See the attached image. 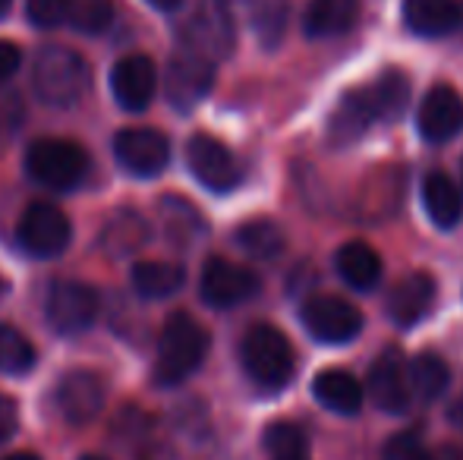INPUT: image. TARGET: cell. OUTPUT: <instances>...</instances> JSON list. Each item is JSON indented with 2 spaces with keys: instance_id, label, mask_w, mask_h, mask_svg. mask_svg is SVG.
<instances>
[{
  "instance_id": "cell-37",
  "label": "cell",
  "mask_w": 463,
  "mask_h": 460,
  "mask_svg": "<svg viewBox=\"0 0 463 460\" xmlns=\"http://www.w3.org/2000/svg\"><path fill=\"white\" fill-rule=\"evenodd\" d=\"M429 460H463V451L448 445V448H439L435 455H429Z\"/></svg>"
},
{
  "instance_id": "cell-20",
  "label": "cell",
  "mask_w": 463,
  "mask_h": 460,
  "mask_svg": "<svg viewBox=\"0 0 463 460\" xmlns=\"http://www.w3.org/2000/svg\"><path fill=\"white\" fill-rule=\"evenodd\" d=\"M312 398L331 413H341V417H354L363 410V385L344 369H325L312 379Z\"/></svg>"
},
{
  "instance_id": "cell-39",
  "label": "cell",
  "mask_w": 463,
  "mask_h": 460,
  "mask_svg": "<svg viewBox=\"0 0 463 460\" xmlns=\"http://www.w3.org/2000/svg\"><path fill=\"white\" fill-rule=\"evenodd\" d=\"M148 4H152L155 10H177L184 0H148Z\"/></svg>"
},
{
  "instance_id": "cell-35",
  "label": "cell",
  "mask_w": 463,
  "mask_h": 460,
  "mask_svg": "<svg viewBox=\"0 0 463 460\" xmlns=\"http://www.w3.org/2000/svg\"><path fill=\"white\" fill-rule=\"evenodd\" d=\"M19 429V410H16V400L13 398H4L0 394V445L10 442Z\"/></svg>"
},
{
  "instance_id": "cell-22",
  "label": "cell",
  "mask_w": 463,
  "mask_h": 460,
  "mask_svg": "<svg viewBox=\"0 0 463 460\" xmlns=\"http://www.w3.org/2000/svg\"><path fill=\"white\" fill-rule=\"evenodd\" d=\"M360 16V0H312L306 10V35L335 38L354 29Z\"/></svg>"
},
{
  "instance_id": "cell-18",
  "label": "cell",
  "mask_w": 463,
  "mask_h": 460,
  "mask_svg": "<svg viewBox=\"0 0 463 460\" xmlns=\"http://www.w3.org/2000/svg\"><path fill=\"white\" fill-rule=\"evenodd\" d=\"M403 23L422 38L463 29V0H403Z\"/></svg>"
},
{
  "instance_id": "cell-24",
  "label": "cell",
  "mask_w": 463,
  "mask_h": 460,
  "mask_svg": "<svg viewBox=\"0 0 463 460\" xmlns=\"http://www.w3.org/2000/svg\"><path fill=\"white\" fill-rule=\"evenodd\" d=\"M186 281V271L177 262H136L133 265V287L146 300H165L174 296Z\"/></svg>"
},
{
  "instance_id": "cell-40",
  "label": "cell",
  "mask_w": 463,
  "mask_h": 460,
  "mask_svg": "<svg viewBox=\"0 0 463 460\" xmlns=\"http://www.w3.org/2000/svg\"><path fill=\"white\" fill-rule=\"evenodd\" d=\"M4 460H42V457L32 455V451H16V455H10V457H4Z\"/></svg>"
},
{
  "instance_id": "cell-3",
  "label": "cell",
  "mask_w": 463,
  "mask_h": 460,
  "mask_svg": "<svg viewBox=\"0 0 463 460\" xmlns=\"http://www.w3.org/2000/svg\"><path fill=\"white\" fill-rule=\"evenodd\" d=\"M240 360H243L246 375L265 391H280L297 372L290 341L275 325L250 328V334L243 338V347H240Z\"/></svg>"
},
{
  "instance_id": "cell-32",
  "label": "cell",
  "mask_w": 463,
  "mask_h": 460,
  "mask_svg": "<svg viewBox=\"0 0 463 460\" xmlns=\"http://www.w3.org/2000/svg\"><path fill=\"white\" fill-rule=\"evenodd\" d=\"M265 448L271 451V457H290V455H309L306 436L293 423H275L265 432Z\"/></svg>"
},
{
  "instance_id": "cell-2",
  "label": "cell",
  "mask_w": 463,
  "mask_h": 460,
  "mask_svg": "<svg viewBox=\"0 0 463 460\" xmlns=\"http://www.w3.org/2000/svg\"><path fill=\"white\" fill-rule=\"evenodd\" d=\"M208 353V332L186 313H177L165 322L158 338V356H155V381L174 388L186 381L195 369L205 362Z\"/></svg>"
},
{
  "instance_id": "cell-9",
  "label": "cell",
  "mask_w": 463,
  "mask_h": 460,
  "mask_svg": "<svg viewBox=\"0 0 463 460\" xmlns=\"http://www.w3.org/2000/svg\"><path fill=\"white\" fill-rule=\"evenodd\" d=\"M114 158L133 177H155L171 161V142L161 129L129 127L114 136Z\"/></svg>"
},
{
  "instance_id": "cell-11",
  "label": "cell",
  "mask_w": 463,
  "mask_h": 460,
  "mask_svg": "<svg viewBox=\"0 0 463 460\" xmlns=\"http://www.w3.org/2000/svg\"><path fill=\"white\" fill-rule=\"evenodd\" d=\"M212 82H214V63L208 61V57L184 48L167 63L165 95L177 111H193V108L212 92Z\"/></svg>"
},
{
  "instance_id": "cell-27",
  "label": "cell",
  "mask_w": 463,
  "mask_h": 460,
  "mask_svg": "<svg viewBox=\"0 0 463 460\" xmlns=\"http://www.w3.org/2000/svg\"><path fill=\"white\" fill-rule=\"evenodd\" d=\"M237 243H240V249L250 252L252 258H278L280 252H284L287 239H284V230H280L275 221L256 218V221L240 224Z\"/></svg>"
},
{
  "instance_id": "cell-33",
  "label": "cell",
  "mask_w": 463,
  "mask_h": 460,
  "mask_svg": "<svg viewBox=\"0 0 463 460\" xmlns=\"http://www.w3.org/2000/svg\"><path fill=\"white\" fill-rule=\"evenodd\" d=\"M25 16L38 29H57L67 23V0H25Z\"/></svg>"
},
{
  "instance_id": "cell-41",
  "label": "cell",
  "mask_w": 463,
  "mask_h": 460,
  "mask_svg": "<svg viewBox=\"0 0 463 460\" xmlns=\"http://www.w3.org/2000/svg\"><path fill=\"white\" fill-rule=\"evenodd\" d=\"M6 10H10V0H0V19L6 16Z\"/></svg>"
},
{
  "instance_id": "cell-16",
  "label": "cell",
  "mask_w": 463,
  "mask_h": 460,
  "mask_svg": "<svg viewBox=\"0 0 463 460\" xmlns=\"http://www.w3.org/2000/svg\"><path fill=\"white\" fill-rule=\"evenodd\" d=\"M369 398L384 413H407L413 388H410L407 362L401 360L397 350H388L375 360L369 372Z\"/></svg>"
},
{
  "instance_id": "cell-23",
  "label": "cell",
  "mask_w": 463,
  "mask_h": 460,
  "mask_svg": "<svg viewBox=\"0 0 463 460\" xmlns=\"http://www.w3.org/2000/svg\"><path fill=\"white\" fill-rule=\"evenodd\" d=\"M335 262H337V275L356 290H372L382 281V258H378V252L369 243H360V239L344 243L337 249Z\"/></svg>"
},
{
  "instance_id": "cell-25",
  "label": "cell",
  "mask_w": 463,
  "mask_h": 460,
  "mask_svg": "<svg viewBox=\"0 0 463 460\" xmlns=\"http://www.w3.org/2000/svg\"><path fill=\"white\" fill-rule=\"evenodd\" d=\"M146 239H148V224H146V218L136 215V211H120V215H114L104 224V233H101V246L114 258L139 252L142 246H146Z\"/></svg>"
},
{
  "instance_id": "cell-42",
  "label": "cell",
  "mask_w": 463,
  "mask_h": 460,
  "mask_svg": "<svg viewBox=\"0 0 463 460\" xmlns=\"http://www.w3.org/2000/svg\"><path fill=\"white\" fill-rule=\"evenodd\" d=\"M275 460H309V455H290V457H275Z\"/></svg>"
},
{
  "instance_id": "cell-6",
  "label": "cell",
  "mask_w": 463,
  "mask_h": 460,
  "mask_svg": "<svg viewBox=\"0 0 463 460\" xmlns=\"http://www.w3.org/2000/svg\"><path fill=\"white\" fill-rule=\"evenodd\" d=\"M186 167L193 171V177L199 180L205 190L212 192H231L243 180V164L237 161V155L214 136H193L186 142Z\"/></svg>"
},
{
  "instance_id": "cell-38",
  "label": "cell",
  "mask_w": 463,
  "mask_h": 460,
  "mask_svg": "<svg viewBox=\"0 0 463 460\" xmlns=\"http://www.w3.org/2000/svg\"><path fill=\"white\" fill-rule=\"evenodd\" d=\"M451 423L458 426V429L463 432V398L458 400V404L451 407Z\"/></svg>"
},
{
  "instance_id": "cell-43",
  "label": "cell",
  "mask_w": 463,
  "mask_h": 460,
  "mask_svg": "<svg viewBox=\"0 0 463 460\" xmlns=\"http://www.w3.org/2000/svg\"><path fill=\"white\" fill-rule=\"evenodd\" d=\"M82 460H108V457H101V455H86Z\"/></svg>"
},
{
  "instance_id": "cell-12",
  "label": "cell",
  "mask_w": 463,
  "mask_h": 460,
  "mask_svg": "<svg viewBox=\"0 0 463 460\" xmlns=\"http://www.w3.org/2000/svg\"><path fill=\"white\" fill-rule=\"evenodd\" d=\"M202 300L214 309H233L259 294V277L227 258H208L202 268Z\"/></svg>"
},
{
  "instance_id": "cell-19",
  "label": "cell",
  "mask_w": 463,
  "mask_h": 460,
  "mask_svg": "<svg viewBox=\"0 0 463 460\" xmlns=\"http://www.w3.org/2000/svg\"><path fill=\"white\" fill-rule=\"evenodd\" d=\"M435 303V281L429 275H410L391 290L388 296V315L394 325L410 328L422 322L432 313Z\"/></svg>"
},
{
  "instance_id": "cell-30",
  "label": "cell",
  "mask_w": 463,
  "mask_h": 460,
  "mask_svg": "<svg viewBox=\"0 0 463 460\" xmlns=\"http://www.w3.org/2000/svg\"><path fill=\"white\" fill-rule=\"evenodd\" d=\"M252 25H256L262 44H278L287 25V0H256L252 6Z\"/></svg>"
},
{
  "instance_id": "cell-7",
  "label": "cell",
  "mask_w": 463,
  "mask_h": 460,
  "mask_svg": "<svg viewBox=\"0 0 463 460\" xmlns=\"http://www.w3.org/2000/svg\"><path fill=\"white\" fill-rule=\"evenodd\" d=\"M19 246H23L29 256L35 258H54L61 256L70 246L73 228H70V218L57 209L54 202H32L23 211L16 228Z\"/></svg>"
},
{
  "instance_id": "cell-28",
  "label": "cell",
  "mask_w": 463,
  "mask_h": 460,
  "mask_svg": "<svg viewBox=\"0 0 463 460\" xmlns=\"http://www.w3.org/2000/svg\"><path fill=\"white\" fill-rule=\"evenodd\" d=\"M35 360V347L16 325H0V375L32 372Z\"/></svg>"
},
{
  "instance_id": "cell-36",
  "label": "cell",
  "mask_w": 463,
  "mask_h": 460,
  "mask_svg": "<svg viewBox=\"0 0 463 460\" xmlns=\"http://www.w3.org/2000/svg\"><path fill=\"white\" fill-rule=\"evenodd\" d=\"M19 63H23V54H19V48L13 42H0V89L6 86V82L13 80V73L19 70Z\"/></svg>"
},
{
  "instance_id": "cell-10",
  "label": "cell",
  "mask_w": 463,
  "mask_h": 460,
  "mask_svg": "<svg viewBox=\"0 0 463 460\" xmlns=\"http://www.w3.org/2000/svg\"><path fill=\"white\" fill-rule=\"evenodd\" d=\"M375 123H388L375 82H372V86H356L341 95L335 114H331V123H328L331 142H335V146H350V142L363 139Z\"/></svg>"
},
{
  "instance_id": "cell-17",
  "label": "cell",
  "mask_w": 463,
  "mask_h": 460,
  "mask_svg": "<svg viewBox=\"0 0 463 460\" xmlns=\"http://www.w3.org/2000/svg\"><path fill=\"white\" fill-rule=\"evenodd\" d=\"M205 4V0H202ZM233 44V23L227 16V6L221 0H208L199 10V16H193L186 29V48L195 51V54L208 57L212 61L214 54H224Z\"/></svg>"
},
{
  "instance_id": "cell-26",
  "label": "cell",
  "mask_w": 463,
  "mask_h": 460,
  "mask_svg": "<svg viewBox=\"0 0 463 460\" xmlns=\"http://www.w3.org/2000/svg\"><path fill=\"white\" fill-rule=\"evenodd\" d=\"M407 375H410L413 394L422 400H439L441 394L448 391V385H451V369H448V362L435 353L416 356V360L407 366Z\"/></svg>"
},
{
  "instance_id": "cell-5",
  "label": "cell",
  "mask_w": 463,
  "mask_h": 460,
  "mask_svg": "<svg viewBox=\"0 0 463 460\" xmlns=\"http://www.w3.org/2000/svg\"><path fill=\"white\" fill-rule=\"evenodd\" d=\"M98 294L82 281H54L44 296V315L57 334H82L98 319Z\"/></svg>"
},
{
  "instance_id": "cell-21",
  "label": "cell",
  "mask_w": 463,
  "mask_h": 460,
  "mask_svg": "<svg viewBox=\"0 0 463 460\" xmlns=\"http://www.w3.org/2000/svg\"><path fill=\"white\" fill-rule=\"evenodd\" d=\"M422 205H426V215L435 228L451 230L460 224L463 218V196L448 174L432 171L422 183Z\"/></svg>"
},
{
  "instance_id": "cell-29",
  "label": "cell",
  "mask_w": 463,
  "mask_h": 460,
  "mask_svg": "<svg viewBox=\"0 0 463 460\" xmlns=\"http://www.w3.org/2000/svg\"><path fill=\"white\" fill-rule=\"evenodd\" d=\"M110 19H114L110 0H67V23L76 32L101 35V32H108Z\"/></svg>"
},
{
  "instance_id": "cell-44",
  "label": "cell",
  "mask_w": 463,
  "mask_h": 460,
  "mask_svg": "<svg viewBox=\"0 0 463 460\" xmlns=\"http://www.w3.org/2000/svg\"><path fill=\"white\" fill-rule=\"evenodd\" d=\"M4 287H6V284H4V277H0V294H4Z\"/></svg>"
},
{
  "instance_id": "cell-15",
  "label": "cell",
  "mask_w": 463,
  "mask_h": 460,
  "mask_svg": "<svg viewBox=\"0 0 463 460\" xmlns=\"http://www.w3.org/2000/svg\"><path fill=\"white\" fill-rule=\"evenodd\" d=\"M155 89H158V73L146 54L120 57L110 70V92L127 111H146L155 99Z\"/></svg>"
},
{
  "instance_id": "cell-14",
  "label": "cell",
  "mask_w": 463,
  "mask_h": 460,
  "mask_svg": "<svg viewBox=\"0 0 463 460\" xmlns=\"http://www.w3.org/2000/svg\"><path fill=\"white\" fill-rule=\"evenodd\" d=\"M416 129L426 142L441 146V142L454 139L463 129V99L458 89L451 86H435L426 92L416 114Z\"/></svg>"
},
{
  "instance_id": "cell-8",
  "label": "cell",
  "mask_w": 463,
  "mask_h": 460,
  "mask_svg": "<svg viewBox=\"0 0 463 460\" xmlns=\"http://www.w3.org/2000/svg\"><path fill=\"white\" fill-rule=\"evenodd\" d=\"M303 328L318 344H347L363 332V315L356 306H350L341 296H312L299 309Z\"/></svg>"
},
{
  "instance_id": "cell-13",
  "label": "cell",
  "mask_w": 463,
  "mask_h": 460,
  "mask_svg": "<svg viewBox=\"0 0 463 460\" xmlns=\"http://www.w3.org/2000/svg\"><path fill=\"white\" fill-rule=\"evenodd\" d=\"M104 398H108L104 379L92 372V369H73V372H67L54 394L61 417L73 426L92 423L98 413L104 410Z\"/></svg>"
},
{
  "instance_id": "cell-34",
  "label": "cell",
  "mask_w": 463,
  "mask_h": 460,
  "mask_svg": "<svg viewBox=\"0 0 463 460\" xmlns=\"http://www.w3.org/2000/svg\"><path fill=\"white\" fill-rule=\"evenodd\" d=\"M382 460H429V451L416 432H401V436L388 438Z\"/></svg>"
},
{
  "instance_id": "cell-4",
  "label": "cell",
  "mask_w": 463,
  "mask_h": 460,
  "mask_svg": "<svg viewBox=\"0 0 463 460\" xmlns=\"http://www.w3.org/2000/svg\"><path fill=\"white\" fill-rule=\"evenodd\" d=\"M25 174L48 190H76L89 174V155L70 139H35L25 152Z\"/></svg>"
},
{
  "instance_id": "cell-1",
  "label": "cell",
  "mask_w": 463,
  "mask_h": 460,
  "mask_svg": "<svg viewBox=\"0 0 463 460\" xmlns=\"http://www.w3.org/2000/svg\"><path fill=\"white\" fill-rule=\"evenodd\" d=\"M89 63L70 48H42L32 63V89L48 108H76L89 95Z\"/></svg>"
},
{
  "instance_id": "cell-31",
  "label": "cell",
  "mask_w": 463,
  "mask_h": 460,
  "mask_svg": "<svg viewBox=\"0 0 463 460\" xmlns=\"http://www.w3.org/2000/svg\"><path fill=\"white\" fill-rule=\"evenodd\" d=\"M375 89L382 95V105L388 120H401V114L407 111L410 105V80L401 73V70H388L375 80Z\"/></svg>"
}]
</instances>
